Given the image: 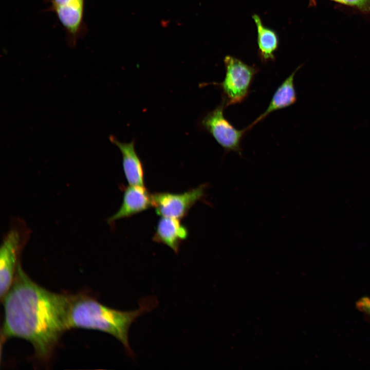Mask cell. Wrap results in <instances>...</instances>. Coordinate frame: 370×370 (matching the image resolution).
Segmentation results:
<instances>
[{
    "label": "cell",
    "instance_id": "cell-1",
    "mask_svg": "<svg viewBox=\"0 0 370 370\" xmlns=\"http://www.w3.org/2000/svg\"><path fill=\"white\" fill-rule=\"evenodd\" d=\"M71 295L50 291L33 282L18 263L13 282L2 301L5 339L29 342L38 358L49 359L62 334L68 330Z\"/></svg>",
    "mask_w": 370,
    "mask_h": 370
},
{
    "label": "cell",
    "instance_id": "cell-2",
    "mask_svg": "<svg viewBox=\"0 0 370 370\" xmlns=\"http://www.w3.org/2000/svg\"><path fill=\"white\" fill-rule=\"evenodd\" d=\"M157 304V300L147 298L140 303L136 310L121 311L106 306L87 295H71L68 328L94 329L107 333L120 342L127 354L133 356L128 342L130 327L138 317L151 311Z\"/></svg>",
    "mask_w": 370,
    "mask_h": 370
},
{
    "label": "cell",
    "instance_id": "cell-3",
    "mask_svg": "<svg viewBox=\"0 0 370 370\" xmlns=\"http://www.w3.org/2000/svg\"><path fill=\"white\" fill-rule=\"evenodd\" d=\"M224 62L226 69L224 79L213 84L222 90L223 100L227 107L241 103L246 98L258 69L230 55L225 57Z\"/></svg>",
    "mask_w": 370,
    "mask_h": 370
},
{
    "label": "cell",
    "instance_id": "cell-4",
    "mask_svg": "<svg viewBox=\"0 0 370 370\" xmlns=\"http://www.w3.org/2000/svg\"><path fill=\"white\" fill-rule=\"evenodd\" d=\"M226 107L222 99V102L214 110L202 117L200 126L212 136L225 152H234L242 156V140L248 131L246 128L236 129L225 118L224 110Z\"/></svg>",
    "mask_w": 370,
    "mask_h": 370
},
{
    "label": "cell",
    "instance_id": "cell-5",
    "mask_svg": "<svg viewBox=\"0 0 370 370\" xmlns=\"http://www.w3.org/2000/svg\"><path fill=\"white\" fill-rule=\"evenodd\" d=\"M209 184L199 185L183 193L156 192L152 194V205L156 213L161 217L181 219L191 208L204 197Z\"/></svg>",
    "mask_w": 370,
    "mask_h": 370
},
{
    "label": "cell",
    "instance_id": "cell-6",
    "mask_svg": "<svg viewBox=\"0 0 370 370\" xmlns=\"http://www.w3.org/2000/svg\"><path fill=\"white\" fill-rule=\"evenodd\" d=\"M49 4L47 11L53 12L65 31L66 41L70 47L87 32L84 20L85 0H43Z\"/></svg>",
    "mask_w": 370,
    "mask_h": 370
},
{
    "label": "cell",
    "instance_id": "cell-7",
    "mask_svg": "<svg viewBox=\"0 0 370 370\" xmlns=\"http://www.w3.org/2000/svg\"><path fill=\"white\" fill-rule=\"evenodd\" d=\"M21 235L12 229L6 235L0 249V296L2 301L13 282L21 248Z\"/></svg>",
    "mask_w": 370,
    "mask_h": 370
},
{
    "label": "cell",
    "instance_id": "cell-8",
    "mask_svg": "<svg viewBox=\"0 0 370 370\" xmlns=\"http://www.w3.org/2000/svg\"><path fill=\"white\" fill-rule=\"evenodd\" d=\"M152 207V194L145 186L130 184L124 189L120 207L108 218L107 223L112 224L119 219L129 218Z\"/></svg>",
    "mask_w": 370,
    "mask_h": 370
},
{
    "label": "cell",
    "instance_id": "cell-9",
    "mask_svg": "<svg viewBox=\"0 0 370 370\" xmlns=\"http://www.w3.org/2000/svg\"><path fill=\"white\" fill-rule=\"evenodd\" d=\"M189 236V230L180 219L161 217L158 220L152 237L153 242L170 247L175 253Z\"/></svg>",
    "mask_w": 370,
    "mask_h": 370
},
{
    "label": "cell",
    "instance_id": "cell-10",
    "mask_svg": "<svg viewBox=\"0 0 370 370\" xmlns=\"http://www.w3.org/2000/svg\"><path fill=\"white\" fill-rule=\"evenodd\" d=\"M109 140L121 153L123 170L129 184L145 186L144 165L136 151L135 140L122 142L113 136L109 137Z\"/></svg>",
    "mask_w": 370,
    "mask_h": 370
},
{
    "label": "cell",
    "instance_id": "cell-11",
    "mask_svg": "<svg viewBox=\"0 0 370 370\" xmlns=\"http://www.w3.org/2000/svg\"><path fill=\"white\" fill-rule=\"evenodd\" d=\"M301 67V66L298 67L279 86L274 93L267 109L246 127L247 131L250 130L257 122L263 120L271 113L288 107L297 101L294 77Z\"/></svg>",
    "mask_w": 370,
    "mask_h": 370
},
{
    "label": "cell",
    "instance_id": "cell-12",
    "mask_svg": "<svg viewBox=\"0 0 370 370\" xmlns=\"http://www.w3.org/2000/svg\"><path fill=\"white\" fill-rule=\"evenodd\" d=\"M257 30L258 54L263 62L275 59L274 53L278 48L279 40L277 33L273 29L265 26L259 15H252Z\"/></svg>",
    "mask_w": 370,
    "mask_h": 370
},
{
    "label": "cell",
    "instance_id": "cell-13",
    "mask_svg": "<svg viewBox=\"0 0 370 370\" xmlns=\"http://www.w3.org/2000/svg\"><path fill=\"white\" fill-rule=\"evenodd\" d=\"M336 2L357 7L363 11L370 10V0H331Z\"/></svg>",
    "mask_w": 370,
    "mask_h": 370
},
{
    "label": "cell",
    "instance_id": "cell-14",
    "mask_svg": "<svg viewBox=\"0 0 370 370\" xmlns=\"http://www.w3.org/2000/svg\"><path fill=\"white\" fill-rule=\"evenodd\" d=\"M365 312L370 315V301L366 305Z\"/></svg>",
    "mask_w": 370,
    "mask_h": 370
}]
</instances>
